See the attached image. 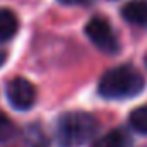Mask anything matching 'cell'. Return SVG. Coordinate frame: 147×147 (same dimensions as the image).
<instances>
[{"mask_svg":"<svg viewBox=\"0 0 147 147\" xmlns=\"http://www.w3.org/2000/svg\"><path fill=\"white\" fill-rule=\"evenodd\" d=\"M145 87V78L142 73L130 66H118L104 73V76L99 82V94L104 99H131L138 95Z\"/></svg>","mask_w":147,"mask_h":147,"instance_id":"obj_1","label":"cell"},{"mask_svg":"<svg viewBox=\"0 0 147 147\" xmlns=\"http://www.w3.org/2000/svg\"><path fill=\"white\" fill-rule=\"evenodd\" d=\"M99 130V121L82 111L66 113L57 123V138L62 147H78L92 140Z\"/></svg>","mask_w":147,"mask_h":147,"instance_id":"obj_2","label":"cell"},{"mask_svg":"<svg viewBox=\"0 0 147 147\" xmlns=\"http://www.w3.org/2000/svg\"><path fill=\"white\" fill-rule=\"evenodd\" d=\"M85 33L90 38V42L102 52L106 54H116L119 50L118 38L114 36L111 26L102 19V18H94L88 21L85 26Z\"/></svg>","mask_w":147,"mask_h":147,"instance_id":"obj_3","label":"cell"},{"mask_svg":"<svg viewBox=\"0 0 147 147\" xmlns=\"http://www.w3.org/2000/svg\"><path fill=\"white\" fill-rule=\"evenodd\" d=\"M5 95L9 104L18 111H28L36 99V90L26 78H14L7 83Z\"/></svg>","mask_w":147,"mask_h":147,"instance_id":"obj_4","label":"cell"},{"mask_svg":"<svg viewBox=\"0 0 147 147\" xmlns=\"http://www.w3.org/2000/svg\"><path fill=\"white\" fill-rule=\"evenodd\" d=\"M125 21L135 26H147V0H131L121 9Z\"/></svg>","mask_w":147,"mask_h":147,"instance_id":"obj_5","label":"cell"},{"mask_svg":"<svg viewBox=\"0 0 147 147\" xmlns=\"http://www.w3.org/2000/svg\"><path fill=\"white\" fill-rule=\"evenodd\" d=\"M18 33V18L9 9H0V43L9 42Z\"/></svg>","mask_w":147,"mask_h":147,"instance_id":"obj_6","label":"cell"},{"mask_svg":"<svg viewBox=\"0 0 147 147\" xmlns=\"http://www.w3.org/2000/svg\"><path fill=\"white\" fill-rule=\"evenodd\" d=\"M130 138L125 131L121 130H113L102 137H99L97 140H94L92 147H128Z\"/></svg>","mask_w":147,"mask_h":147,"instance_id":"obj_7","label":"cell"},{"mask_svg":"<svg viewBox=\"0 0 147 147\" xmlns=\"http://www.w3.org/2000/svg\"><path fill=\"white\" fill-rule=\"evenodd\" d=\"M130 126L142 135H147V106L137 107L130 114Z\"/></svg>","mask_w":147,"mask_h":147,"instance_id":"obj_8","label":"cell"},{"mask_svg":"<svg viewBox=\"0 0 147 147\" xmlns=\"http://www.w3.org/2000/svg\"><path fill=\"white\" fill-rule=\"evenodd\" d=\"M14 135H16V125L4 113H0V142L11 140Z\"/></svg>","mask_w":147,"mask_h":147,"instance_id":"obj_9","label":"cell"},{"mask_svg":"<svg viewBox=\"0 0 147 147\" xmlns=\"http://www.w3.org/2000/svg\"><path fill=\"white\" fill-rule=\"evenodd\" d=\"M28 142L31 147H49V140L47 137L42 133V130H30L26 135Z\"/></svg>","mask_w":147,"mask_h":147,"instance_id":"obj_10","label":"cell"},{"mask_svg":"<svg viewBox=\"0 0 147 147\" xmlns=\"http://www.w3.org/2000/svg\"><path fill=\"white\" fill-rule=\"evenodd\" d=\"M57 2L62 4V5H83V7H87L94 0H57Z\"/></svg>","mask_w":147,"mask_h":147,"instance_id":"obj_11","label":"cell"},{"mask_svg":"<svg viewBox=\"0 0 147 147\" xmlns=\"http://www.w3.org/2000/svg\"><path fill=\"white\" fill-rule=\"evenodd\" d=\"M7 61V52H4V50H0V67L4 66V62Z\"/></svg>","mask_w":147,"mask_h":147,"instance_id":"obj_12","label":"cell"},{"mask_svg":"<svg viewBox=\"0 0 147 147\" xmlns=\"http://www.w3.org/2000/svg\"><path fill=\"white\" fill-rule=\"evenodd\" d=\"M145 64H147V57H145Z\"/></svg>","mask_w":147,"mask_h":147,"instance_id":"obj_13","label":"cell"}]
</instances>
